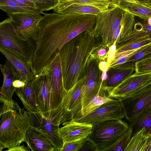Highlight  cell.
<instances>
[{
	"label": "cell",
	"mask_w": 151,
	"mask_h": 151,
	"mask_svg": "<svg viewBox=\"0 0 151 151\" xmlns=\"http://www.w3.org/2000/svg\"><path fill=\"white\" fill-rule=\"evenodd\" d=\"M30 66L36 75L49 68L63 46L79 34L92 30L96 14L42 13Z\"/></svg>",
	"instance_id": "obj_1"
},
{
	"label": "cell",
	"mask_w": 151,
	"mask_h": 151,
	"mask_svg": "<svg viewBox=\"0 0 151 151\" xmlns=\"http://www.w3.org/2000/svg\"><path fill=\"white\" fill-rule=\"evenodd\" d=\"M92 30L77 35L66 43L59 52L64 87L68 91L85 75L91 55L101 42Z\"/></svg>",
	"instance_id": "obj_2"
},
{
	"label": "cell",
	"mask_w": 151,
	"mask_h": 151,
	"mask_svg": "<svg viewBox=\"0 0 151 151\" xmlns=\"http://www.w3.org/2000/svg\"><path fill=\"white\" fill-rule=\"evenodd\" d=\"M31 126L30 118L24 109L9 110L0 115V144L8 149L25 142Z\"/></svg>",
	"instance_id": "obj_3"
},
{
	"label": "cell",
	"mask_w": 151,
	"mask_h": 151,
	"mask_svg": "<svg viewBox=\"0 0 151 151\" xmlns=\"http://www.w3.org/2000/svg\"><path fill=\"white\" fill-rule=\"evenodd\" d=\"M31 39L24 41L19 39L10 17L0 22V47L25 61L30 67L35 48Z\"/></svg>",
	"instance_id": "obj_4"
},
{
	"label": "cell",
	"mask_w": 151,
	"mask_h": 151,
	"mask_svg": "<svg viewBox=\"0 0 151 151\" xmlns=\"http://www.w3.org/2000/svg\"><path fill=\"white\" fill-rule=\"evenodd\" d=\"M124 12V11L115 5L107 11L97 14L96 23L92 30L93 35L99 38L101 44L109 47L115 44L114 34Z\"/></svg>",
	"instance_id": "obj_5"
},
{
	"label": "cell",
	"mask_w": 151,
	"mask_h": 151,
	"mask_svg": "<svg viewBox=\"0 0 151 151\" xmlns=\"http://www.w3.org/2000/svg\"><path fill=\"white\" fill-rule=\"evenodd\" d=\"M117 100L129 127H132L141 116L151 109V86Z\"/></svg>",
	"instance_id": "obj_6"
},
{
	"label": "cell",
	"mask_w": 151,
	"mask_h": 151,
	"mask_svg": "<svg viewBox=\"0 0 151 151\" xmlns=\"http://www.w3.org/2000/svg\"><path fill=\"white\" fill-rule=\"evenodd\" d=\"M122 120H112L93 126L88 137L95 144L97 151H105L129 128Z\"/></svg>",
	"instance_id": "obj_7"
},
{
	"label": "cell",
	"mask_w": 151,
	"mask_h": 151,
	"mask_svg": "<svg viewBox=\"0 0 151 151\" xmlns=\"http://www.w3.org/2000/svg\"><path fill=\"white\" fill-rule=\"evenodd\" d=\"M100 62L91 55L88 60L85 74L86 78L80 93L81 110L96 96L101 86L103 81L101 79L102 71L99 68Z\"/></svg>",
	"instance_id": "obj_8"
},
{
	"label": "cell",
	"mask_w": 151,
	"mask_h": 151,
	"mask_svg": "<svg viewBox=\"0 0 151 151\" xmlns=\"http://www.w3.org/2000/svg\"><path fill=\"white\" fill-rule=\"evenodd\" d=\"M41 14L20 12L8 16L12 20L16 33L21 40L37 39L38 27L42 17Z\"/></svg>",
	"instance_id": "obj_9"
},
{
	"label": "cell",
	"mask_w": 151,
	"mask_h": 151,
	"mask_svg": "<svg viewBox=\"0 0 151 151\" xmlns=\"http://www.w3.org/2000/svg\"><path fill=\"white\" fill-rule=\"evenodd\" d=\"M32 82L39 111L47 119L51 110L52 93L48 70H44L35 75Z\"/></svg>",
	"instance_id": "obj_10"
},
{
	"label": "cell",
	"mask_w": 151,
	"mask_h": 151,
	"mask_svg": "<svg viewBox=\"0 0 151 151\" xmlns=\"http://www.w3.org/2000/svg\"><path fill=\"white\" fill-rule=\"evenodd\" d=\"M124 117L119 101L115 99L103 104L88 114L75 120L94 126L110 120H122Z\"/></svg>",
	"instance_id": "obj_11"
},
{
	"label": "cell",
	"mask_w": 151,
	"mask_h": 151,
	"mask_svg": "<svg viewBox=\"0 0 151 151\" xmlns=\"http://www.w3.org/2000/svg\"><path fill=\"white\" fill-rule=\"evenodd\" d=\"M151 85V73H134L126 78L107 93L109 98L118 99Z\"/></svg>",
	"instance_id": "obj_12"
},
{
	"label": "cell",
	"mask_w": 151,
	"mask_h": 151,
	"mask_svg": "<svg viewBox=\"0 0 151 151\" xmlns=\"http://www.w3.org/2000/svg\"><path fill=\"white\" fill-rule=\"evenodd\" d=\"M28 112L31 126L41 131L54 147L55 151H60L63 142L58 133L60 126L53 125L40 111Z\"/></svg>",
	"instance_id": "obj_13"
},
{
	"label": "cell",
	"mask_w": 151,
	"mask_h": 151,
	"mask_svg": "<svg viewBox=\"0 0 151 151\" xmlns=\"http://www.w3.org/2000/svg\"><path fill=\"white\" fill-rule=\"evenodd\" d=\"M45 69L47 70L49 72L52 88L51 110L49 116L50 114L61 104L68 91L65 90L63 85L60 58L58 53L50 67Z\"/></svg>",
	"instance_id": "obj_14"
},
{
	"label": "cell",
	"mask_w": 151,
	"mask_h": 151,
	"mask_svg": "<svg viewBox=\"0 0 151 151\" xmlns=\"http://www.w3.org/2000/svg\"><path fill=\"white\" fill-rule=\"evenodd\" d=\"M58 134L63 142H75L88 137L93 125L89 123L77 122L73 119L63 123Z\"/></svg>",
	"instance_id": "obj_15"
},
{
	"label": "cell",
	"mask_w": 151,
	"mask_h": 151,
	"mask_svg": "<svg viewBox=\"0 0 151 151\" xmlns=\"http://www.w3.org/2000/svg\"><path fill=\"white\" fill-rule=\"evenodd\" d=\"M115 5L111 1L74 4L60 13L96 14L107 11Z\"/></svg>",
	"instance_id": "obj_16"
},
{
	"label": "cell",
	"mask_w": 151,
	"mask_h": 151,
	"mask_svg": "<svg viewBox=\"0 0 151 151\" xmlns=\"http://www.w3.org/2000/svg\"><path fill=\"white\" fill-rule=\"evenodd\" d=\"M25 142L32 151H55L54 147L41 131L31 126L26 133Z\"/></svg>",
	"instance_id": "obj_17"
},
{
	"label": "cell",
	"mask_w": 151,
	"mask_h": 151,
	"mask_svg": "<svg viewBox=\"0 0 151 151\" xmlns=\"http://www.w3.org/2000/svg\"><path fill=\"white\" fill-rule=\"evenodd\" d=\"M134 67H120L114 66L109 68L106 71L107 78L103 81L102 86L107 93L122 81L132 74Z\"/></svg>",
	"instance_id": "obj_18"
},
{
	"label": "cell",
	"mask_w": 151,
	"mask_h": 151,
	"mask_svg": "<svg viewBox=\"0 0 151 151\" xmlns=\"http://www.w3.org/2000/svg\"><path fill=\"white\" fill-rule=\"evenodd\" d=\"M3 76V82L0 88L1 95L7 100L12 99L13 95L16 88L12 85L13 82L20 78L11 64L6 59L5 65L1 69Z\"/></svg>",
	"instance_id": "obj_19"
},
{
	"label": "cell",
	"mask_w": 151,
	"mask_h": 151,
	"mask_svg": "<svg viewBox=\"0 0 151 151\" xmlns=\"http://www.w3.org/2000/svg\"><path fill=\"white\" fill-rule=\"evenodd\" d=\"M0 52L11 64L21 80L26 83L35 77V75L32 72L30 66L25 61L1 47Z\"/></svg>",
	"instance_id": "obj_20"
},
{
	"label": "cell",
	"mask_w": 151,
	"mask_h": 151,
	"mask_svg": "<svg viewBox=\"0 0 151 151\" xmlns=\"http://www.w3.org/2000/svg\"><path fill=\"white\" fill-rule=\"evenodd\" d=\"M151 19L143 24L139 22L134 24L129 34L116 43V49L135 41L151 37Z\"/></svg>",
	"instance_id": "obj_21"
},
{
	"label": "cell",
	"mask_w": 151,
	"mask_h": 151,
	"mask_svg": "<svg viewBox=\"0 0 151 151\" xmlns=\"http://www.w3.org/2000/svg\"><path fill=\"white\" fill-rule=\"evenodd\" d=\"M15 92L27 111H39L37 104L32 80L25 83L24 86L16 88Z\"/></svg>",
	"instance_id": "obj_22"
},
{
	"label": "cell",
	"mask_w": 151,
	"mask_h": 151,
	"mask_svg": "<svg viewBox=\"0 0 151 151\" xmlns=\"http://www.w3.org/2000/svg\"><path fill=\"white\" fill-rule=\"evenodd\" d=\"M151 151V132L144 128L132 134L124 151Z\"/></svg>",
	"instance_id": "obj_23"
},
{
	"label": "cell",
	"mask_w": 151,
	"mask_h": 151,
	"mask_svg": "<svg viewBox=\"0 0 151 151\" xmlns=\"http://www.w3.org/2000/svg\"><path fill=\"white\" fill-rule=\"evenodd\" d=\"M115 5L146 21L151 18V3L148 1L140 3L122 2Z\"/></svg>",
	"instance_id": "obj_24"
},
{
	"label": "cell",
	"mask_w": 151,
	"mask_h": 151,
	"mask_svg": "<svg viewBox=\"0 0 151 151\" xmlns=\"http://www.w3.org/2000/svg\"><path fill=\"white\" fill-rule=\"evenodd\" d=\"M86 78L85 75L78 81L70 90L68 91L69 101L68 111L72 119L81 109V91Z\"/></svg>",
	"instance_id": "obj_25"
},
{
	"label": "cell",
	"mask_w": 151,
	"mask_h": 151,
	"mask_svg": "<svg viewBox=\"0 0 151 151\" xmlns=\"http://www.w3.org/2000/svg\"><path fill=\"white\" fill-rule=\"evenodd\" d=\"M106 93L101 85L96 96L84 108L75 115L72 119L75 120L91 112L103 104L115 100L109 98Z\"/></svg>",
	"instance_id": "obj_26"
},
{
	"label": "cell",
	"mask_w": 151,
	"mask_h": 151,
	"mask_svg": "<svg viewBox=\"0 0 151 151\" xmlns=\"http://www.w3.org/2000/svg\"><path fill=\"white\" fill-rule=\"evenodd\" d=\"M150 56H151V44L141 47L130 56L125 63L115 66L135 67V63L136 61Z\"/></svg>",
	"instance_id": "obj_27"
},
{
	"label": "cell",
	"mask_w": 151,
	"mask_h": 151,
	"mask_svg": "<svg viewBox=\"0 0 151 151\" xmlns=\"http://www.w3.org/2000/svg\"><path fill=\"white\" fill-rule=\"evenodd\" d=\"M134 24V16L127 11H124L120 22V32L116 42L129 34Z\"/></svg>",
	"instance_id": "obj_28"
},
{
	"label": "cell",
	"mask_w": 151,
	"mask_h": 151,
	"mask_svg": "<svg viewBox=\"0 0 151 151\" xmlns=\"http://www.w3.org/2000/svg\"><path fill=\"white\" fill-rule=\"evenodd\" d=\"M133 129L132 127L122 134L105 151H124L132 135Z\"/></svg>",
	"instance_id": "obj_29"
},
{
	"label": "cell",
	"mask_w": 151,
	"mask_h": 151,
	"mask_svg": "<svg viewBox=\"0 0 151 151\" xmlns=\"http://www.w3.org/2000/svg\"><path fill=\"white\" fill-rule=\"evenodd\" d=\"M132 134L143 128L147 132H151V109L141 116L132 127Z\"/></svg>",
	"instance_id": "obj_30"
},
{
	"label": "cell",
	"mask_w": 151,
	"mask_h": 151,
	"mask_svg": "<svg viewBox=\"0 0 151 151\" xmlns=\"http://www.w3.org/2000/svg\"><path fill=\"white\" fill-rule=\"evenodd\" d=\"M0 9L6 13L8 16L16 13L28 12L14 0H0Z\"/></svg>",
	"instance_id": "obj_31"
},
{
	"label": "cell",
	"mask_w": 151,
	"mask_h": 151,
	"mask_svg": "<svg viewBox=\"0 0 151 151\" xmlns=\"http://www.w3.org/2000/svg\"><path fill=\"white\" fill-rule=\"evenodd\" d=\"M150 44H151V37L146 38L135 41L116 49L115 55L125 51L136 49Z\"/></svg>",
	"instance_id": "obj_32"
},
{
	"label": "cell",
	"mask_w": 151,
	"mask_h": 151,
	"mask_svg": "<svg viewBox=\"0 0 151 151\" xmlns=\"http://www.w3.org/2000/svg\"><path fill=\"white\" fill-rule=\"evenodd\" d=\"M111 0H59L57 7L54 10L55 12L60 13L70 6L75 4L86 3L106 1Z\"/></svg>",
	"instance_id": "obj_33"
},
{
	"label": "cell",
	"mask_w": 151,
	"mask_h": 151,
	"mask_svg": "<svg viewBox=\"0 0 151 151\" xmlns=\"http://www.w3.org/2000/svg\"><path fill=\"white\" fill-rule=\"evenodd\" d=\"M110 47L107 45L102 44L100 42L91 55L100 62L106 61L107 63Z\"/></svg>",
	"instance_id": "obj_34"
},
{
	"label": "cell",
	"mask_w": 151,
	"mask_h": 151,
	"mask_svg": "<svg viewBox=\"0 0 151 151\" xmlns=\"http://www.w3.org/2000/svg\"><path fill=\"white\" fill-rule=\"evenodd\" d=\"M135 73L145 74L151 73V56L141 59L135 63Z\"/></svg>",
	"instance_id": "obj_35"
},
{
	"label": "cell",
	"mask_w": 151,
	"mask_h": 151,
	"mask_svg": "<svg viewBox=\"0 0 151 151\" xmlns=\"http://www.w3.org/2000/svg\"><path fill=\"white\" fill-rule=\"evenodd\" d=\"M20 109L17 102L4 98L0 92V115L10 110H19Z\"/></svg>",
	"instance_id": "obj_36"
},
{
	"label": "cell",
	"mask_w": 151,
	"mask_h": 151,
	"mask_svg": "<svg viewBox=\"0 0 151 151\" xmlns=\"http://www.w3.org/2000/svg\"><path fill=\"white\" fill-rule=\"evenodd\" d=\"M35 3L41 11L54 10L57 7L59 0H29Z\"/></svg>",
	"instance_id": "obj_37"
},
{
	"label": "cell",
	"mask_w": 151,
	"mask_h": 151,
	"mask_svg": "<svg viewBox=\"0 0 151 151\" xmlns=\"http://www.w3.org/2000/svg\"><path fill=\"white\" fill-rule=\"evenodd\" d=\"M83 139L75 142H63L60 151H79L83 145Z\"/></svg>",
	"instance_id": "obj_38"
},
{
	"label": "cell",
	"mask_w": 151,
	"mask_h": 151,
	"mask_svg": "<svg viewBox=\"0 0 151 151\" xmlns=\"http://www.w3.org/2000/svg\"><path fill=\"white\" fill-rule=\"evenodd\" d=\"M79 150L97 151V147L93 140L88 137L83 139V145Z\"/></svg>",
	"instance_id": "obj_39"
},
{
	"label": "cell",
	"mask_w": 151,
	"mask_h": 151,
	"mask_svg": "<svg viewBox=\"0 0 151 151\" xmlns=\"http://www.w3.org/2000/svg\"><path fill=\"white\" fill-rule=\"evenodd\" d=\"M20 144L8 148L6 151H29L30 149L27 146L25 147L24 145H20Z\"/></svg>",
	"instance_id": "obj_40"
},
{
	"label": "cell",
	"mask_w": 151,
	"mask_h": 151,
	"mask_svg": "<svg viewBox=\"0 0 151 151\" xmlns=\"http://www.w3.org/2000/svg\"><path fill=\"white\" fill-rule=\"evenodd\" d=\"M25 83L22 81L17 79L15 80L13 83V86L16 88L23 87L25 85Z\"/></svg>",
	"instance_id": "obj_41"
},
{
	"label": "cell",
	"mask_w": 151,
	"mask_h": 151,
	"mask_svg": "<svg viewBox=\"0 0 151 151\" xmlns=\"http://www.w3.org/2000/svg\"><path fill=\"white\" fill-rule=\"evenodd\" d=\"M114 5H119L122 2L123 0H111Z\"/></svg>",
	"instance_id": "obj_42"
},
{
	"label": "cell",
	"mask_w": 151,
	"mask_h": 151,
	"mask_svg": "<svg viewBox=\"0 0 151 151\" xmlns=\"http://www.w3.org/2000/svg\"><path fill=\"white\" fill-rule=\"evenodd\" d=\"M4 148V147L0 144V151H1Z\"/></svg>",
	"instance_id": "obj_43"
},
{
	"label": "cell",
	"mask_w": 151,
	"mask_h": 151,
	"mask_svg": "<svg viewBox=\"0 0 151 151\" xmlns=\"http://www.w3.org/2000/svg\"><path fill=\"white\" fill-rule=\"evenodd\" d=\"M3 65L2 64H0V69H1V68H2V67L3 66Z\"/></svg>",
	"instance_id": "obj_44"
},
{
	"label": "cell",
	"mask_w": 151,
	"mask_h": 151,
	"mask_svg": "<svg viewBox=\"0 0 151 151\" xmlns=\"http://www.w3.org/2000/svg\"><path fill=\"white\" fill-rule=\"evenodd\" d=\"M148 2L151 3V0H146Z\"/></svg>",
	"instance_id": "obj_45"
}]
</instances>
